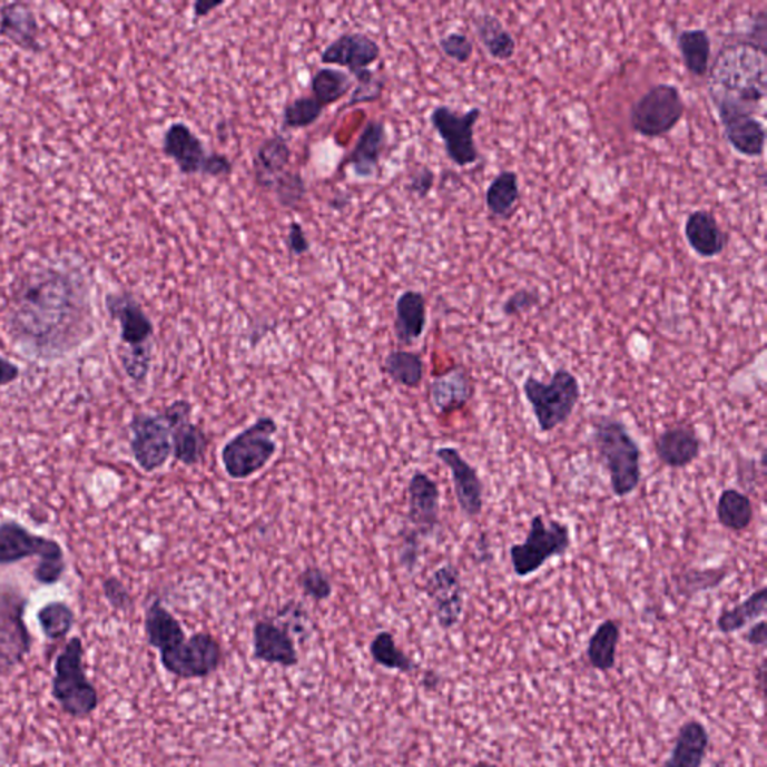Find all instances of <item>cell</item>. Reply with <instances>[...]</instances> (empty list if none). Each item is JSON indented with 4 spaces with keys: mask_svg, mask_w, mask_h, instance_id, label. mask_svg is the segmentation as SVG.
<instances>
[{
    "mask_svg": "<svg viewBox=\"0 0 767 767\" xmlns=\"http://www.w3.org/2000/svg\"><path fill=\"white\" fill-rule=\"evenodd\" d=\"M7 332L30 357H67L95 335L88 287L58 268L33 273L11 298Z\"/></svg>",
    "mask_w": 767,
    "mask_h": 767,
    "instance_id": "6da1fadb",
    "label": "cell"
},
{
    "mask_svg": "<svg viewBox=\"0 0 767 767\" xmlns=\"http://www.w3.org/2000/svg\"><path fill=\"white\" fill-rule=\"evenodd\" d=\"M765 51L740 41L726 46L709 68V95L714 104L726 102L756 112L766 98Z\"/></svg>",
    "mask_w": 767,
    "mask_h": 767,
    "instance_id": "7a4b0ae2",
    "label": "cell"
},
{
    "mask_svg": "<svg viewBox=\"0 0 767 767\" xmlns=\"http://www.w3.org/2000/svg\"><path fill=\"white\" fill-rule=\"evenodd\" d=\"M591 441L608 471L613 495L621 500L632 495L641 481V450L627 424L610 415H600L593 420Z\"/></svg>",
    "mask_w": 767,
    "mask_h": 767,
    "instance_id": "3957f363",
    "label": "cell"
},
{
    "mask_svg": "<svg viewBox=\"0 0 767 767\" xmlns=\"http://www.w3.org/2000/svg\"><path fill=\"white\" fill-rule=\"evenodd\" d=\"M29 557H38L33 578L45 587L59 583L67 571V559L59 541L32 534L17 520L0 523V566H12Z\"/></svg>",
    "mask_w": 767,
    "mask_h": 767,
    "instance_id": "277c9868",
    "label": "cell"
},
{
    "mask_svg": "<svg viewBox=\"0 0 767 767\" xmlns=\"http://www.w3.org/2000/svg\"><path fill=\"white\" fill-rule=\"evenodd\" d=\"M279 426L271 415H262L225 442L220 463L228 479L242 481L259 474L275 459V436Z\"/></svg>",
    "mask_w": 767,
    "mask_h": 767,
    "instance_id": "5b68a950",
    "label": "cell"
},
{
    "mask_svg": "<svg viewBox=\"0 0 767 767\" xmlns=\"http://www.w3.org/2000/svg\"><path fill=\"white\" fill-rule=\"evenodd\" d=\"M83 653V641L80 637H72L56 658L51 682L56 704L73 719L90 717L99 706L98 690L86 675Z\"/></svg>",
    "mask_w": 767,
    "mask_h": 767,
    "instance_id": "8992f818",
    "label": "cell"
},
{
    "mask_svg": "<svg viewBox=\"0 0 767 767\" xmlns=\"http://www.w3.org/2000/svg\"><path fill=\"white\" fill-rule=\"evenodd\" d=\"M522 390L541 433L553 432L569 422L582 397L578 376L563 367L554 371L548 383L527 376Z\"/></svg>",
    "mask_w": 767,
    "mask_h": 767,
    "instance_id": "52a82bcc",
    "label": "cell"
},
{
    "mask_svg": "<svg viewBox=\"0 0 767 767\" xmlns=\"http://www.w3.org/2000/svg\"><path fill=\"white\" fill-rule=\"evenodd\" d=\"M571 531L558 519L545 520L543 514L531 519L530 530L522 543L510 548L513 573L520 579L530 578L553 558H563L571 548Z\"/></svg>",
    "mask_w": 767,
    "mask_h": 767,
    "instance_id": "ba28073f",
    "label": "cell"
},
{
    "mask_svg": "<svg viewBox=\"0 0 767 767\" xmlns=\"http://www.w3.org/2000/svg\"><path fill=\"white\" fill-rule=\"evenodd\" d=\"M28 598L19 588L0 583V676L10 675L32 649V636L24 622Z\"/></svg>",
    "mask_w": 767,
    "mask_h": 767,
    "instance_id": "9c48e42d",
    "label": "cell"
},
{
    "mask_svg": "<svg viewBox=\"0 0 767 767\" xmlns=\"http://www.w3.org/2000/svg\"><path fill=\"white\" fill-rule=\"evenodd\" d=\"M685 115L680 90L673 85H656L632 104L630 125L637 136L660 138L673 131Z\"/></svg>",
    "mask_w": 767,
    "mask_h": 767,
    "instance_id": "30bf717a",
    "label": "cell"
},
{
    "mask_svg": "<svg viewBox=\"0 0 767 767\" xmlns=\"http://www.w3.org/2000/svg\"><path fill=\"white\" fill-rule=\"evenodd\" d=\"M159 657L164 669L179 679L207 678L224 665L223 646L210 632H197Z\"/></svg>",
    "mask_w": 767,
    "mask_h": 767,
    "instance_id": "8fae6325",
    "label": "cell"
},
{
    "mask_svg": "<svg viewBox=\"0 0 767 767\" xmlns=\"http://www.w3.org/2000/svg\"><path fill=\"white\" fill-rule=\"evenodd\" d=\"M481 117L479 107L458 112L448 106H437L431 112V124L444 142L445 154L454 166L465 168L479 163L480 154L474 141V128Z\"/></svg>",
    "mask_w": 767,
    "mask_h": 767,
    "instance_id": "7c38bea8",
    "label": "cell"
},
{
    "mask_svg": "<svg viewBox=\"0 0 767 767\" xmlns=\"http://www.w3.org/2000/svg\"><path fill=\"white\" fill-rule=\"evenodd\" d=\"M129 448L146 474L159 471L173 456L171 431L160 414L138 413L129 422Z\"/></svg>",
    "mask_w": 767,
    "mask_h": 767,
    "instance_id": "4fadbf2b",
    "label": "cell"
},
{
    "mask_svg": "<svg viewBox=\"0 0 767 767\" xmlns=\"http://www.w3.org/2000/svg\"><path fill=\"white\" fill-rule=\"evenodd\" d=\"M193 403L177 399L160 413L170 426L173 458L189 468L205 461L210 445L205 429L193 422Z\"/></svg>",
    "mask_w": 767,
    "mask_h": 767,
    "instance_id": "5bb4252c",
    "label": "cell"
},
{
    "mask_svg": "<svg viewBox=\"0 0 767 767\" xmlns=\"http://www.w3.org/2000/svg\"><path fill=\"white\" fill-rule=\"evenodd\" d=\"M424 591L431 600L437 626L442 630H452L461 622L463 610H465V591H463L461 571L456 566L449 562L437 567L429 576Z\"/></svg>",
    "mask_w": 767,
    "mask_h": 767,
    "instance_id": "9a60e30c",
    "label": "cell"
},
{
    "mask_svg": "<svg viewBox=\"0 0 767 767\" xmlns=\"http://www.w3.org/2000/svg\"><path fill=\"white\" fill-rule=\"evenodd\" d=\"M714 106L731 149L745 158H760L765 154L766 128L756 112L734 104L717 102Z\"/></svg>",
    "mask_w": 767,
    "mask_h": 767,
    "instance_id": "2e32d148",
    "label": "cell"
},
{
    "mask_svg": "<svg viewBox=\"0 0 767 767\" xmlns=\"http://www.w3.org/2000/svg\"><path fill=\"white\" fill-rule=\"evenodd\" d=\"M435 456L440 459L452 474L454 496L466 519L475 520L483 513L484 484L479 471L472 466L456 448L436 449Z\"/></svg>",
    "mask_w": 767,
    "mask_h": 767,
    "instance_id": "e0dca14e",
    "label": "cell"
},
{
    "mask_svg": "<svg viewBox=\"0 0 767 767\" xmlns=\"http://www.w3.org/2000/svg\"><path fill=\"white\" fill-rule=\"evenodd\" d=\"M108 314L119 323L120 341L125 348L137 350L151 346L155 326L131 293H112L106 301Z\"/></svg>",
    "mask_w": 767,
    "mask_h": 767,
    "instance_id": "ac0fdd59",
    "label": "cell"
},
{
    "mask_svg": "<svg viewBox=\"0 0 767 767\" xmlns=\"http://www.w3.org/2000/svg\"><path fill=\"white\" fill-rule=\"evenodd\" d=\"M441 491L431 475L415 471L409 481V523L422 539L440 527Z\"/></svg>",
    "mask_w": 767,
    "mask_h": 767,
    "instance_id": "d6986e66",
    "label": "cell"
},
{
    "mask_svg": "<svg viewBox=\"0 0 767 767\" xmlns=\"http://www.w3.org/2000/svg\"><path fill=\"white\" fill-rule=\"evenodd\" d=\"M381 47L367 33H342L321 53V62L346 68L350 76L366 71L380 59Z\"/></svg>",
    "mask_w": 767,
    "mask_h": 767,
    "instance_id": "ffe728a7",
    "label": "cell"
},
{
    "mask_svg": "<svg viewBox=\"0 0 767 767\" xmlns=\"http://www.w3.org/2000/svg\"><path fill=\"white\" fill-rule=\"evenodd\" d=\"M163 151L184 176H203L210 155L201 138L184 122H173L166 129Z\"/></svg>",
    "mask_w": 767,
    "mask_h": 767,
    "instance_id": "44dd1931",
    "label": "cell"
},
{
    "mask_svg": "<svg viewBox=\"0 0 767 767\" xmlns=\"http://www.w3.org/2000/svg\"><path fill=\"white\" fill-rule=\"evenodd\" d=\"M475 394L474 380L465 366H453L433 376L429 401L440 415H452L465 409Z\"/></svg>",
    "mask_w": 767,
    "mask_h": 767,
    "instance_id": "7402d4cb",
    "label": "cell"
},
{
    "mask_svg": "<svg viewBox=\"0 0 767 767\" xmlns=\"http://www.w3.org/2000/svg\"><path fill=\"white\" fill-rule=\"evenodd\" d=\"M653 448L662 465L684 470L700 458L701 440L692 424L680 423L658 433Z\"/></svg>",
    "mask_w": 767,
    "mask_h": 767,
    "instance_id": "603a6c76",
    "label": "cell"
},
{
    "mask_svg": "<svg viewBox=\"0 0 767 767\" xmlns=\"http://www.w3.org/2000/svg\"><path fill=\"white\" fill-rule=\"evenodd\" d=\"M254 658L257 661L282 667L298 665L296 641L284 626L268 619L255 622L253 631Z\"/></svg>",
    "mask_w": 767,
    "mask_h": 767,
    "instance_id": "cb8c5ba5",
    "label": "cell"
},
{
    "mask_svg": "<svg viewBox=\"0 0 767 767\" xmlns=\"http://www.w3.org/2000/svg\"><path fill=\"white\" fill-rule=\"evenodd\" d=\"M684 234L692 253L705 259L719 257L729 244V236L708 210L691 212L685 220Z\"/></svg>",
    "mask_w": 767,
    "mask_h": 767,
    "instance_id": "d4e9b609",
    "label": "cell"
},
{
    "mask_svg": "<svg viewBox=\"0 0 767 767\" xmlns=\"http://www.w3.org/2000/svg\"><path fill=\"white\" fill-rule=\"evenodd\" d=\"M394 312V336L399 344L410 346L422 340L427 326L426 297L415 289H406L399 294Z\"/></svg>",
    "mask_w": 767,
    "mask_h": 767,
    "instance_id": "484cf974",
    "label": "cell"
},
{
    "mask_svg": "<svg viewBox=\"0 0 767 767\" xmlns=\"http://www.w3.org/2000/svg\"><path fill=\"white\" fill-rule=\"evenodd\" d=\"M385 146H387L385 124L383 120H370L350 155L351 168L357 179H371L376 175Z\"/></svg>",
    "mask_w": 767,
    "mask_h": 767,
    "instance_id": "4316f807",
    "label": "cell"
},
{
    "mask_svg": "<svg viewBox=\"0 0 767 767\" xmlns=\"http://www.w3.org/2000/svg\"><path fill=\"white\" fill-rule=\"evenodd\" d=\"M145 632L147 643L160 652L170 651L186 640L184 627L163 604L159 598L147 606L145 614Z\"/></svg>",
    "mask_w": 767,
    "mask_h": 767,
    "instance_id": "83f0119b",
    "label": "cell"
},
{
    "mask_svg": "<svg viewBox=\"0 0 767 767\" xmlns=\"http://www.w3.org/2000/svg\"><path fill=\"white\" fill-rule=\"evenodd\" d=\"M0 35L26 51H41L37 17L24 3H8L0 10Z\"/></svg>",
    "mask_w": 767,
    "mask_h": 767,
    "instance_id": "f1b7e54d",
    "label": "cell"
},
{
    "mask_svg": "<svg viewBox=\"0 0 767 767\" xmlns=\"http://www.w3.org/2000/svg\"><path fill=\"white\" fill-rule=\"evenodd\" d=\"M709 734L697 719L684 722L665 767H701L708 756Z\"/></svg>",
    "mask_w": 767,
    "mask_h": 767,
    "instance_id": "f546056e",
    "label": "cell"
},
{
    "mask_svg": "<svg viewBox=\"0 0 767 767\" xmlns=\"http://www.w3.org/2000/svg\"><path fill=\"white\" fill-rule=\"evenodd\" d=\"M292 147H289L287 138L276 134L266 138L258 146L257 154L254 158L255 180L263 189H271L273 180L282 173L288 170L289 163H292Z\"/></svg>",
    "mask_w": 767,
    "mask_h": 767,
    "instance_id": "4dcf8cb0",
    "label": "cell"
},
{
    "mask_svg": "<svg viewBox=\"0 0 767 767\" xmlns=\"http://www.w3.org/2000/svg\"><path fill=\"white\" fill-rule=\"evenodd\" d=\"M621 626L614 619H606L589 637L587 657L592 669L608 673L617 665Z\"/></svg>",
    "mask_w": 767,
    "mask_h": 767,
    "instance_id": "1f68e13d",
    "label": "cell"
},
{
    "mask_svg": "<svg viewBox=\"0 0 767 767\" xmlns=\"http://www.w3.org/2000/svg\"><path fill=\"white\" fill-rule=\"evenodd\" d=\"M754 504L747 493L735 488L724 489L715 509V515L724 530L747 531L754 522Z\"/></svg>",
    "mask_w": 767,
    "mask_h": 767,
    "instance_id": "d6a6232c",
    "label": "cell"
},
{
    "mask_svg": "<svg viewBox=\"0 0 767 767\" xmlns=\"http://www.w3.org/2000/svg\"><path fill=\"white\" fill-rule=\"evenodd\" d=\"M474 29L481 46L496 60H510L515 53L513 35L505 29L504 23L491 12L476 16Z\"/></svg>",
    "mask_w": 767,
    "mask_h": 767,
    "instance_id": "836d02e7",
    "label": "cell"
},
{
    "mask_svg": "<svg viewBox=\"0 0 767 767\" xmlns=\"http://www.w3.org/2000/svg\"><path fill=\"white\" fill-rule=\"evenodd\" d=\"M731 571L729 566L708 567L699 569L692 567L673 576L676 593L685 600H692L699 593L715 591L729 579Z\"/></svg>",
    "mask_w": 767,
    "mask_h": 767,
    "instance_id": "e575fe53",
    "label": "cell"
},
{
    "mask_svg": "<svg viewBox=\"0 0 767 767\" xmlns=\"http://www.w3.org/2000/svg\"><path fill=\"white\" fill-rule=\"evenodd\" d=\"M767 589L761 587L749 593L748 598L735 608L724 609L717 618V628L722 635H735L751 622L758 621L766 614Z\"/></svg>",
    "mask_w": 767,
    "mask_h": 767,
    "instance_id": "d590c367",
    "label": "cell"
},
{
    "mask_svg": "<svg viewBox=\"0 0 767 767\" xmlns=\"http://www.w3.org/2000/svg\"><path fill=\"white\" fill-rule=\"evenodd\" d=\"M678 50L688 72L696 77L708 76L712 55V39L708 30H684L678 37Z\"/></svg>",
    "mask_w": 767,
    "mask_h": 767,
    "instance_id": "8d00e7d4",
    "label": "cell"
},
{
    "mask_svg": "<svg viewBox=\"0 0 767 767\" xmlns=\"http://www.w3.org/2000/svg\"><path fill=\"white\" fill-rule=\"evenodd\" d=\"M520 199L518 173L505 170L491 181L486 189L489 214L500 219H509L514 214Z\"/></svg>",
    "mask_w": 767,
    "mask_h": 767,
    "instance_id": "74e56055",
    "label": "cell"
},
{
    "mask_svg": "<svg viewBox=\"0 0 767 767\" xmlns=\"http://www.w3.org/2000/svg\"><path fill=\"white\" fill-rule=\"evenodd\" d=\"M383 371L393 383L410 390L419 389L424 380L422 355L414 351H392L384 360Z\"/></svg>",
    "mask_w": 767,
    "mask_h": 767,
    "instance_id": "f35d334b",
    "label": "cell"
},
{
    "mask_svg": "<svg viewBox=\"0 0 767 767\" xmlns=\"http://www.w3.org/2000/svg\"><path fill=\"white\" fill-rule=\"evenodd\" d=\"M353 88V77L335 68H321L311 80L312 97L324 108L340 102Z\"/></svg>",
    "mask_w": 767,
    "mask_h": 767,
    "instance_id": "ab89813d",
    "label": "cell"
},
{
    "mask_svg": "<svg viewBox=\"0 0 767 767\" xmlns=\"http://www.w3.org/2000/svg\"><path fill=\"white\" fill-rule=\"evenodd\" d=\"M370 651L376 665L389 670L411 673L417 665L405 652L397 648L396 640L390 631H380L371 641Z\"/></svg>",
    "mask_w": 767,
    "mask_h": 767,
    "instance_id": "60d3db41",
    "label": "cell"
},
{
    "mask_svg": "<svg viewBox=\"0 0 767 767\" xmlns=\"http://www.w3.org/2000/svg\"><path fill=\"white\" fill-rule=\"evenodd\" d=\"M37 618L47 639L53 641L65 639L76 623V613L63 601L47 602L38 610Z\"/></svg>",
    "mask_w": 767,
    "mask_h": 767,
    "instance_id": "b9f144b4",
    "label": "cell"
},
{
    "mask_svg": "<svg viewBox=\"0 0 767 767\" xmlns=\"http://www.w3.org/2000/svg\"><path fill=\"white\" fill-rule=\"evenodd\" d=\"M324 107L314 97H298L289 101L282 111L284 129H305L312 127L323 116Z\"/></svg>",
    "mask_w": 767,
    "mask_h": 767,
    "instance_id": "7bdbcfd3",
    "label": "cell"
},
{
    "mask_svg": "<svg viewBox=\"0 0 767 767\" xmlns=\"http://www.w3.org/2000/svg\"><path fill=\"white\" fill-rule=\"evenodd\" d=\"M271 190L275 194L277 205L293 210L298 209L305 201L307 186L301 173L287 170L273 180Z\"/></svg>",
    "mask_w": 767,
    "mask_h": 767,
    "instance_id": "ee69618b",
    "label": "cell"
},
{
    "mask_svg": "<svg viewBox=\"0 0 767 767\" xmlns=\"http://www.w3.org/2000/svg\"><path fill=\"white\" fill-rule=\"evenodd\" d=\"M298 587H301L303 596L311 598L316 602L328 600L333 593V583L328 578L326 571L316 566H307L298 574Z\"/></svg>",
    "mask_w": 767,
    "mask_h": 767,
    "instance_id": "f6af8a7d",
    "label": "cell"
},
{
    "mask_svg": "<svg viewBox=\"0 0 767 767\" xmlns=\"http://www.w3.org/2000/svg\"><path fill=\"white\" fill-rule=\"evenodd\" d=\"M119 358L129 380L136 384L146 383L151 370V360H154V346L137 350L125 348L122 354H119Z\"/></svg>",
    "mask_w": 767,
    "mask_h": 767,
    "instance_id": "bcb514c9",
    "label": "cell"
},
{
    "mask_svg": "<svg viewBox=\"0 0 767 767\" xmlns=\"http://www.w3.org/2000/svg\"><path fill=\"white\" fill-rule=\"evenodd\" d=\"M355 88L353 97L346 104V108L358 106V104H370L378 101L381 95L384 92V81L376 77L371 69L358 72L354 76Z\"/></svg>",
    "mask_w": 767,
    "mask_h": 767,
    "instance_id": "7dc6e473",
    "label": "cell"
},
{
    "mask_svg": "<svg viewBox=\"0 0 767 767\" xmlns=\"http://www.w3.org/2000/svg\"><path fill=\"white\" fill-rule=\"evenodd\" d=\"M437 46L442 53L448 56L449 59L454 60L458 63L470 62L472 55H474V45L465 33L462 32H450L442 37L437 41Z\"/></svg>",
    "mask_w": 767,
    "mask_h": 767,
    "instance_id": "c3c4849f",
    "label": "cell"
},
{
    "mask_svg": "<svg viewBox=\"0 0 767 767\" xmlns=\"http://www.w3.org/2000/svg\"><path fill=\"white\" fill-rule=\"evenodd\" d=\"M104 597L108 601V604L117 612H128L132 609L134 600L131 592L125 587L122 580L117 578H107L102 582Z\"/></svg>",
    "mask_w": 767,
    "mask_h": 767,
    "instance_id": "681fc988",
    "label": "cell"
},
{
    "mask_svg": "<svg viewBox=\"0 0 767 767\" xmlns=\"http://www.w3.org/2000/svg\"><path fill=\"white\" fill-rule=\"evenodd\" d=\"M541 297L535 289L520 288L515 289L513 294L502 305V314L505 316H518L530 312L539 306Z\"/></svg>",
    "mask_w": 767,
    "mask_h": 767,
    "instance_id": "f907efd6",
    "label": "cell"
},
{
    "mask_svg": "<svg viewBox=\"0 0 767 767\" xmlns=\"http://www.w3.org/2000/svg\"><path fill=\"white\" fill-rule=\"evenodd\" d=\"M422 537L417 532L410 530L403 534L401 553H399V559H401V566L403 569L413 573L415 567H417L420 559V549H422Z\"/></svg>",
    "mask_w": 767,
    "mask_h": 767,
    "instance_id": "816d5d0a",
    "label": "cell"
},
{
    "mask_svg": "<svg viewBox=\"0 0 767 767\" xmlns=\"http://www.w3.org/2000/svg\"><path fill=\"white\" fill-rule=\"evenodd\" d=\"M433 185H435V173H433L431 168L423 166L419 167L417 170H414L413 175L410 176L406 189L415 195V197L423 199L431 194Z\"/></svg>",
    "mask_w": 767,
    "mask_h": 767,
    "instance_id": "f5cc1de1",
    "label": "cell"
},
{
    "mask_svg": "<svg viewBox=\"0 0 767 767\" xmlns=\"http://www.w3.org/2000/svg\"><path fill=\"white\" fill-rule=\"evenodd\" d=\"M287 246L289 253L296 255V257H302V255L309 253V238H307L305 229H303L302 224L297 223V220H293V223L289 224Z\"/></svg>",
    "mask_w": 767,
    "mask_h": 767,
    "instance_id": "db71d44e",
    "label": "cell"
},
{
    "mask_svg": "<svg viewBox=\"0 0 767 767\" xmlns=\"http://www.w3.org/2000/svg\"><path fill=\"white\" fill-rule=\"evenodd\" d=\"M234 166L232 159H229L228 156H225L223 154H216V151H212L209 158H207V164L205 173H203V176L214 177V179H220V177L232 176Z\"/></svg>",
    "mask_w": 767,
    "mask_h": 767,
    "instance_id": "11a10c76",
    "label": "cell"
},
{
    "mask_svg": "<svg viewBox=\"0 0 767 767\" xmlns=\"http://www.w3.org/2000/svg\"><path fill=\"white\" fill-rule=\"evenodd\" d=\"M766 37H767V12L760 11L749 26L748 37L744 42L756 47V49L765 51L766 53Z\"/></svg>",
    "mask_w": 767,
    "mask_h": 767,
    "instance_id": "9f6ffc18",
    "label": "cell"
},
{
    "mask_svg": "<svg viewBox=\"0 0 767 767\" xmlns=\"http://www.w3.org/2000/svg\"><path fill=\"white\" fill-rule=\"evenodd\" d=\"M744 640L747 641L749 646L754 648H765L767 643V630L765 619L754 622V626L749 628L744 635Z\"/></svg>",
    "mask_w": 767,
    "mask_h": 767,
    "instance_id": "6f0895ef",
    "label": "cell"
},
{
    "mask_svg": "<svg viewBox=\"0 0 767 767\" xmlns=\"http://www.w3.org/2000/svg\"><path fill=\"white\" fill-rule=\"evenodd\" d=\"M19 376L20 367L12 363L11 360L0 355V387L16 383Z\"/></svg>",
    "mask_w": 767,
    "mask_h": 767,
    "instance_id": "680465c9",
    "label": "cell"
},
{
    "mask_svg": "<svg viewBox=\"0 0 767 767\" xmlns=\"http://www.w3.org/2000/svg\"><path fill=\"white\" fill-rule=\"evenodd\" d=\"M224 0H197L193 6L194 20L205 19L210 12L224 6Z\"/></svg>",
    "mask_w": 767,
    "mask_h": 767,
    "instance_id": "91938a15",
    "label": "cell"
},
{
    "mask_svg": "<svg viewBox=\"0 0 767 767\" xmlns=\"http://www.w3.org/2000/svg\"><path fill=\"white\" fill-rule=\"evenodd\" d=\"M441 685V676L435 670H426L423 673L422 687L426 691H435Z\"/></svg>",
    "mask_w": 767,
    "mask_h": 767,
    "instance_id": "94428289",
    "label": "cell"
},
{
    "mask_svg": "<svg viewBox=\"0 0 767 767\" xmlns=\"http://www.w3.org/2000/svg\"><path fill=\"white\" fill-rule=\"evenodd\" d=\"M756 678L758 680V685H760L763 695H765V688H766V658H763V661L760 662V666H758Z\"/></svg>",
    "mask_w": 767,
    "mask_h": 767,
    "instance_id": "6125c7cd",
    "label": "cell"
},
{
    "mask_svg": "<svg viewBox=\"0 0 767 767\" xmlns=\"http://www.w3.org/2000/svg\"><path fill=\"white\" fill-rule=\"evenodd\" d=\"M472 767H500L496 766L495 763L486 761V760H480L476 761L475 765H472Z\"/></svg>",
    "mask_w": 767,
    "mask_h": 767,
    "instance_id": "be15d7a7",
    "label": "cell"
},
{
    "mask_svg": "<svg viewBox=\"0 0 767 767\" xmlns=\"http://www.w3.org/2000/svg\"><path fill=\"white\" fill-rule=\"evenodd\" d=\"M712 767H724L721 761H715Z\"/></svg>",
    "mask_w": 767,
    "mask_h": 767,
    "instance_id": "e7e4bbea",
    "label": "cell"
}]
</instances>
